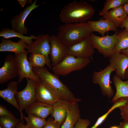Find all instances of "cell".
<instances>
[{
  "label": "cell",
  "mask_w": 128,
  "mask_h": 128,
  "mask_svg": "<svg viewBox=\"0 0 128 128\" xmlns=\"http://www.w3.org/2000/svg\"><path fill=\"white\" fill-rule=\"evenodd\" d=\"M95 13L93 7L87 1H74L63 7L59 17L64 23H83L91 19Z\"/></svg>",
  "instance_id": "cell-1"
},
{
  "label": "cell",
  "mask_w": 128,
  "mask_h": 128,
  "mask_svg": "<svg viewBox=\"0 0 128 128\" xmlns=\"http://www.w3.org/2000/svg\"><path fill=\"white\" fill-rule=\"evenodd\" d=\"M93 32L87 22L64 23L59 27L57 36L62 43L68 47L89 37Z\"/></svg>",
  "instance_id": "cell-2"
},
{
  "label": "cell",
  "mask_w": 128,
  "mask_h": 128,
  "mask_svg": "<svg viewBox=\"0 0 128 128\" xmlns=\"http://www.w3.org/2000/svg\"><path fill=\"white\" fill-rule=\"evenodd\" d=\"M34 73L41 80L53 88L61 99L65 100L70 103L81 101L76 97L68 87L59 78L58 75L49 72L46 68L33 67Z\"/></svg>",
  "instance_id": "cell-3"
},
{
  "label": "cell",
  "mask_w": 128,
  "mask_h": 128,
  "mask_svg": "<svg viewBox=\"0 0 128 128\" xmlns=\"http://www.w3.org/2000/svg\"><path fill=\"white\" fill-rule=\"evenodd\" d=\"M90 59L77 57L68 54L63 60L51 69L57 75L65 76L75 71L81 70L91 62Z\"/></svg>",
  "instance_id": "cell-4"
},
{
  "label": "cell",
  "mask_w": 128,
  "mask_h": 128,
  "mask_svg": "<svg viewBox=\"0 0 128 128\" xmlns=\"http://www.w3.org/2000/svg\"><path fill=\"white\" fill-rule=\"evenodd\" d=\"M27 83L25 88L22 91H17L15 97L19 106L21 121L24 124L22 113L23 110H25L30 105L36 101V86L37 81L27 78Z\"/></svg>",
  "instance_id": "cell-5"
},
{
  "label": "cell",
  "mask_w": 128,
  "mask_h": 128,
  "mask_svg": "<svg viewBox=\"0 0 128 128\" xmlns=\"http://www.w3.org/2000/svg\"><path fill=\"white\" fill-rule=\"evenodd\" d=\"M117 30L113 35L100 37L92 33L89 36L92 45L94 49L104 56L109 58L114 53V49L116 42Z\"/></svg>",
  "instance_id": "cell-6"
},
{
  "label": "cell",
  "mask_w": 128,
  "mask_h": 128,
  "mask_svg": "<svg viewBox=\"0 0 128 128\" xmlns=\"http://www.w3.org/2000/svg\"><path fill=\"white\" fill-rule=\"evenodd\" d=\"M27 51L15 54L14 60L17 73L18 76V83L21 82L25 78H28L37 82L40 79L33 71L27 58Z\"/></svg>",
  "instance_id": "cell-7"
},
{
  "label": "cell",
  "mask_w": 128,
  "mask_h": 128,
  "mask_svg": "<svg viewBox=\"0 0 128 128\" xmlns=\"http://www.w3.org/2000/svg\"><path fill=\"white\" fill-rule=\"evenodd\" d=\"M115 69L109 64L104 69L99 71L94 72L92 75L93 83L99 86L102 94L109 98L113 97L114 91L111 85L110 78L112 73Z\"/></svg>",
  "instance_id": "cell-8"
},
{
  "label": "cell",
  "mask_w": 128,
  "mask_h": 128,
  "mask_svg": "<svg viewBox=\"0 0 128 128\" xmlns=\"http://www.w3.org/2000/svg\"><path fill=\"white\" fill-rule=\"evenodd\" d=\"M50 36L48 34L38 35L35 40L29 45H27L26 48L28 53L41 54L45 58L46 65L51 69L52 67L49 57L50 50Z\"/></svg>",
  "instance_id": "cell-9"
},
{
  "label": "cell",
  "mask_w": 128,
  "mask_h": 128,
  "mask_svg": "<svg viewBox=\"0 0 128 128\" xmlns=\"http://www.w3.org/2000/svg\"><path fill=\"white\" fill-rule=\"evenodd\" d=\"M36 101L52 105L61 98L51 87L40 79L37 82Z\"/></svg>",
  "instance_id": "cell-10"
},
{
  "label": "cell",
  "mask_w": 128,
  "mask_h": 128,
  "mask_svg": "<svg viewBox=\"0 0 128 128\" xmlns=\"http://www.w3.org/2000/svg\"><path fill=\"white\" fill-rule=\"evenodd\" d=\"M67 47L68 54L79 58L90 59L94 52L89 36Z\"/></svg>",
  "instance_id": "cell-11"
},
{
  "label": "cell",
  "mask_w": 128,
  "mask_h": 128,
  "mask_svg": "<svg viewBox=\"0 0 128 128\" xmlns=\"http://www.w3.org/2000/svg\"><path fill=\"white\" fill-rule=\"evenodd\" d=\"M50 55L52 67L60 62L68 54L67 47L62 43L57 36H50Z\"/></svg>",
  "instance_id": "cell-12"
},
{
  "label": "cell",
  "mask_w": 128,
  "mask_h": 128,
  "mask_svg": "<svg viewBox=\"0 0 128 128\" xmlns=\"http://www.w3.org/2000/svg\"><path fill=\"white\" fill-rule=\"evenodd\" d=\"M37 1L35 0L32 5L21 11L19 14L13 16L11 21L12 30L23 34H27L28 29L25 25V22L31 12L38 7L36 4Z\"/></svg>",
  "instance_id": "cell-13"
},
{
  "label": "cell",
  "mask_w": 128,
  "mask_h": 128,
  "mask_svg": "<svg viewBox=\"0 0 128 128\" xmlns=\"http://www.w3.org/2000/svg\"><path fill=\"white\" fill-rule=\"evenodd\" d=\"M17 75L14 56L9 54L6 57L4 64L0 69V84L7 82Z\"/></svg>",
  "instance_id": "cell-14"
},
{
  "label": "cell",
  "mask_w": 128,
  "mask_h": 128,
  "mask_svg": "<svg viewBox=\"0 0 128 128\" xmlns=\"http://www.w3.org/2000/svg\"><path fill=\"white\" fill-rule=\"evenodd\" d=\"M110 64L116 70V75L125 79V73L128 67V56L121 53H114L110 58Z\"/></svg>",
  "instance_id": "cell-15"
},
{
  "label": "cell",
  "mask_w": 128,
  "mask_h": 128,
  "mask_svg": "<svg viewBox=\"0 0 128 128\" xmlns=\"http://www.w3.org/2000/svg\"><path fill=\"white\" fill-rule=\"evenodd\" d=\"M70 103L67 100L61 99L52 105L51 116L61 126L65 120Z\"/></svg>",
  "instance_id": "cell-16"
},
{
  "label": "cell",
  "mask_w": 128,
  "mask_h": 128,
  "mask_svg": "<svg viewBox=\"0 0 128 128\" xmlns=\"http://www.w3.org/2000/svg\"><path fill=\"white\" fill-rule=\"evenodd\" d=\"M52 109V105L36 101L25 110L28 115L33 114L45 119L49 115L51 114Z\"/></svg>",
  "instance_id": "cell-17"
},
{
  "label": "cell",
  "mask_w": 128,
  "mask_h": 128,
  "mask_svg": "<svg viewBox=\"0 0 128 128\" xmlns=\"http://www.w3.org/2000/svg\"><path fill=\"white\" fill-rule=\"evenodd\" d=\"M7 85L6 89L0 91V96L20 112V108L15 97V94L17 91L18 82L11 81L8 83Z\"/></svg>",
  "instance_id": "cell-18"
},
{
  "label": "cell",
  "mask_w": 128,
  "mask_h": 128,
  "mask_svg": "<svg viewBox=\"0 0 128 128\" xmlns=\"http://www.w3.org/2000/svg\"><path fill=\"white\" fill-rule=\"evenodd\" d=\"M91 26L93 32L101 34L102 37L105 36L106 32L110 31L116 32L117 27L112 21L101 18L99 20H89L87 22Z\"/></svg>",
  "instance_id": "cell-19"
},
{
  "label": "cell",
  "mask_w": 128,
  "mask_h": 128,
  "mask_svg": "<svg viewBox=\"0 0 128 128\" xmlns=\"http://www.w3.org/2000/svg\"><path fill=\"white\" fill-rule=\"evenodd\" d=\"M80 116L78 102L70 103L65 120L60 128H74Z\"/></svg>",
  "instance_id": "cell-20"
},
{
  "label": "cell",
  "mask_w": 128,
  "mask_h": 128,
  "mask_svg": "<svg viewBox=\"0 0 128 128\" xmlns=\"http://www.w3.org/2000/svg\"><path fill=\"white\" fill-rule=\"evenodd\" d=\"M27 44L21 39L17 42H13L8 39L2 38L0 44V51H9L15 54L19 53L26 51Z\"/></svg>",
  "instance_id": "cell-21"
},
{
  "label": "cell",
  "mask_w": 128,
  "mask_h": 128,
  "mask_svg": "<svg viewBox=\"0 0 128 128\" xmlns=\"http://www.w3.org/2000/svg\"><path fill=\"white\" fill-rule=\"evenodd\" d=\"M113 81L116 92L111 100L112 102L114 103L121 98L128 97V80L123 81L120 77L115 75L113 76Z\"/></svg>",
  "instance_id": "cell-22"
},
{
  "label": "cell",
  "mask_w": 128,
  "mask_h": 128,
  "mask_svg": "<svg viewBox=\"0 0 128 128\" xmlns=\"http://www.w3.org/2000/svg\"><path fill=\"white\" fill-rule=\"evenodd\" d=\"M127 16L122 5L110 10L103 18L112 21L118 27L120 26Z\"/></svg>",
  "instance_id": "cell-23"
},
{
  "label": "cell",
  "mask_w": 128,
  "mask_h": 128,
  "mask_svg": "<svg viewBox=\"0 0 128 128\" xmlns=\"http://www.w3.org/2000/svg\"><path fill=\"white\" fill-rule=\"evenodd\" d=\"M0 36L6 39L12 37H18L28 45L30 44L33 42L32 40L36 39L37 37L32 35L29 36H25L8 28H4L2 29L0 32Z\"/></svg>",
  "instance_id": "cell-24"
},
{
  "label": "cell",
  "mask_w": 128,
  "mask_h": 128,
  "mask_svg": "<svg viewBox=\"0 0 128 128\" xmlns=\"http://www.w3.org/2000/svg\"><path fill=\"white\" fill-rule=\"evenodd\" d=\"M128 48V31L125 29L120 31L117 34L114 52L121 53V51Z\"/></svg>",
  "instance_id": "cell-25"
},
{
  "label": "cell",
  "mask_w": 128,
  "mask_h": 128,
  "mask_svg": "<svg viewBox=\"0 0 128 128\" xmlns=\"http://www.w3.org/2000/svg\"><path fill=\"white\" fill-rule=\"evenodd\" d=\"M23 118L26 122V125L30 128H43L47 123L45 119L33 114H28L27 117L24 116Z\"/></svg>",
  "instance_id": "cell-26"
},
{
  "label": "cell",
  "mask_w": 128,
  "mask_h": 128,
  "mask_svg": "<svg viewBox=\"0 0 128 128\" xmlns=\"http://www.w3.org/2000/svg\"><path fill=\"white\" fill-rule=\"evenodd\" d=\"M127 101V97L121 98L118 99L114 103L113 105L106 113L98 119L95 124L91 128H97L103 123L110 113L117 108L124 105Z\"/></svg>",
  "instance_id": "cell-27"
},
{
  "label": "cell",
  "mask_w": 128,
  "mask_h": 128,
  "mask_svg": "<svg viewBox=\"0 0 128 128\" xmlns=\"http://www.w3.org/2000/svg\"><path fill=\"white\" fill-rule=\"evenodd\" d=\"M128 0H106L102 9L99 15L103 16L105 15L111 9L126 3Z\"/></svg>",
  "instance_id": "cell-28"
},
{
  "label": "cell",
  "mask_w": 128,
  "mask_h": 128,
  "mask_svg": "<svg viewBox=\"0 0 128 128\" xmlns=\"http://www.w3.org/2000/svg\"><path fill=\"white\" fill-rule=\"evenodd\" d=\"M29 61L32 67H44L46 64L45 58L43 55L37 53L31 54L29 58Z\"/></svg>",
  "instance_id": "cell-29"
},
{
  "label": "cell",
  "mask_w": 128,
  "mask_h": 128,
  "mask_svg": "<svg viewBox=\"0 0 128 128\" xmlns=\"http://www.w3.org/2000/svg\"><path fill=\"white\" fill-rule=\"evenodd\" d=\"M20 122L19 119L16 118L6 116L0 117V125L2 128H15Z\"/></svg>",
  "instance_id": "cell-30"
},
{
  "label": "cell",
  "mask_w": 128,
  "mask_h": 128,
  "mask_svg": "<svg viewBox=\"0 0 128 128\" xmlns=\"http://www.w3.org/2000/svg\"><path fill=\"white\" fill-rule=\"evenodd\" d=\"M118 108L120 111L122 118L124 120L128 121V97H127V101L125 104Z\"/></svg>",
  "instance_id": "cell-31"
},
{
  "label": "cell",
  "mask_w": 128,
  "mask_h": 128,
  "mask_svg": "<svg viewBox=\"0 0 128 128\" xmlns=\"http://www.w3.org/2000/svg\"><path fill=\"white\" fill-rule=\"evenodd\" d=\"M90 123L88 119L80 118L75 124L74 128H87Z\"/></svg>",
  "instance_id": "cell-32"
},
{
  "label": "cell",
  "mask_w": 128,
  "mask_h": 128,
  "mask_svg": "<svg viewBox=\"0 0 128 128\" xmlns=\"http://www.w3.org/2000/svg\"><path fill=\"white\" fill-rule=\"evenodd\" d=\"M61 126L51 116L48 119L46 124L43 128H60Z\"/></svg>",
  "instance_id": "cell-33"
},
{
  "label": "cell",
  "mask_w": 128,
  "mask_h": 128,
  "mask_svg": "<svg viewBox=\"0 0 128 128\" xmlns=\"http://www.w3.org/2000/svg\"><path fill=\"white\" fill-rule=\"evenodd\" d=\"M0 117L6 116L12 118H15L13 114L8 110L3 105H0Z\"/></svg>",
  "instance_id": "cell-34"
},
{
  "label": "cell",
  "mask_w": 128,
  "mask_h": 128,
  "mask_svg": "<svg viewBox=\"0 0 128 128\" xmlns=\"http://www.w3.org/2000/svg\"><path fill=\"white\" fill-rule=\"evenodd\" d=\"M121 28H124V29L128 31V16L123 21L120 26Z\"/></svg>",
  "instance_id": "cell-35"
},
{
  "label": "cell",
  "mask_w": 128,
  "mask_h": 128,
  "mask_svg": "<svg viewBox=\"0 0 128 128\" xmlns=\"http://www.w3.org/2000/svg\"><path fill=\"white\" fill-rule=\"evenodd\" d=\"M119 126L120 128H128V121L124 120L120 123Z\"/></svg>",
  "instance_id": "cell-36"
},
{
  "label": "cell",
  "mask_w": 128,
  "mask_h": 128,
  "mask_svg": "<svg viewBox=\"0 0 128 128\" xmlns=\"http://www.w3.org/2000/svg\"><path fill=\"white\" fill-rule=\"evenodd\" d=\"M15 128H30L26 124H23L21 121L17 125Z\"/></svg>",
  "instance_id": "cell-37"
},
{
  "label": "cell",
  "mask_w": 128,
  "mask_h": 128,
  "mask_svg": "<svg viewBox=\"0 0 128 128\" xmlns=\"http://www.w3.org/2000/svg\"><path fill=\"white\" fill-rule=\"evenodd\" d=\"M19 4L23 8L27 3V0H18Z\"/></svg>",
  "instance_id": "cell-38"
},
{
  "label": "cell",
  "mask_w": 128,
  "mask_h": 128,
  "mask_svg": "<svg viewBox=\"0 0 128 128\" xmlns=\"http://www.w3.org/2000/svg\"><path fill=\"white\" fill-rule=\"evenodd\" d=\"M123 6L125 13L128 16V0L127 2L123 5Z\"/></svg>",
  "instance_id": "cell-39"
},
{
  "label": "cell",
  "mask_w": 128,
  "mask_h": 128,
  "mask_svg": "<svg viewBox=\"0 0 128 128\" xmlns=\"http://www.w3.org/2000/svg\"><path fill=\"white\" fill-rule=\"evenodd\" d=\"M121 53L128 56V48L121 51Z\"/></svg>",
  "instance_id": "cell-40"
},
{
  "label": "cell",
  "mask_w": 128,
  "mask_h": 128,
  "mask_svg": "<svg viewBox=\"0 0 128 128\" xmlns=\"http://www.w3.org/2000/svg\"><path fill=\"white\" fill-rule=\"evenodd\" d=\"M125 79L128 80V67L125 71Z\"/></svg>",
  "instance_id": "cell-41"
},
{
  "label": "cell",
  "mask_w": 128,
  "mask_h": 128,
  "mask_svg": "<svg viewBox=\"0 0 128 128\" xmlns=\"http://www.w3.org/2000/svg\"><path fill=\"white\" fill-rule=\"evenodd\" d=\"M109 128H120L118 126L113 125L110 127Z\"/></svg>",
  "instance_id": "cell-42"
},
{
  "label": "cell",
  "mask_w": 128,
  "mask_h": 128,
  "mask_svg": "<svg viewBox=\"0 0 128 128\" xmlns=\"http://www.w3.org/2000/svg\"><path fill=\"white\" fill-rule=\"evenodd\" d=\"M27 3L30 4L31 5H32L33 3H32V0H27Z\"/></svg>",
  "instance_id": "cell-43"
},
{
  "label": "cell",
  "mask_w": 128,
  "mask_h": 128,
  "mask_svg": "<svg viewBox=\"0 0 128 128\" xmlns=\"http://www.w3.org/2000/svg\"><path fill=\"white\" fill-rule=\"evenodd\" d=\"M0 128H2L0 125Z\"/></svg>",
  "instance_id": "cell-44"
},
{
  "label": "cell",
  "mask_w": 128,
  "mask_h": 128,
  "mask_svg": "<svg viewBox=\"0 0 128 128\" xmlns=\"http://www.w3.org/2000/svg\"></svg>",
  "instance_id": "cell-45"
}]
</instances>
